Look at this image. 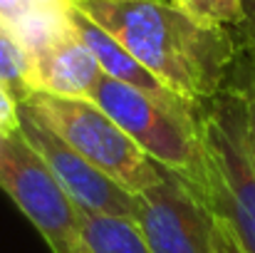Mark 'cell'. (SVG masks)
<instances>
[{
	"mask_svg": "<svg viewBox=\"0 0 255 253\" xmlns=\"http://www.w3.org/2000/svg\"><path fill=\"white\" fill-rule=\"evenodd\" d=\"M67 20H70L72 30L80 35V40L92 50V55L97 57V62H99V67H102V72H104L107 77H112V80H117V82H122V84H129V87H134V89L149 92V94H154V97L181 99V97H176L173 92H169L127 47H122L104 27H99L75 2H72L70 10H67Z\"/></svg>",
	"mask_w": 255,
	"mask_h": 253,
	"instance_id": "9",
	"label": "cell"
},
{
	"mask_svg": "<svg viewBox=\"0 0 255 253\" xmlns=\"http://www.w3.org/2000/svg\"><path fill=\"white\" fill-rule=\"evenodd\" d=\"M0 189L32 221L52 253H85L80 209L20 132L0 137Z\"/></svg>",
	"mask_w": 255,
	"mask_h": 253,
	"instance_id": "5",
	"label": "cell"
},
{
	"mask_svg": "<svg viewBox=\"0 0 255 253\" xmlns=\"http://www.w3.org/2000/svg\"><path fill=\"white\" fill-rule=\"evenodd\" d=\"M20 107L129 194L139 196L161 179L164 169L92 99L32 94Z\"/></svg>",
	"mask_w": 255,
	"mask_h": 253,
	"instance_id": "4",
	"label": "cell"
},
{
	"mask_svg": "<svg viewBox=\"0 0 255 253\" xmlns=\"http://www.w3.org/2000/svg\"><path fill=\"white\" fill-rule=\"evenodd\" d=\"M251 75L253 77L246 82L241 94H243V107H246V144H248L251 159L255 164V67Z\"/></svg>",
	"mask_w": 255,
	"mask_h": 253,
	"instance_id": "14",
	"label": "cell"
},
{
	"mask_svg": "<svg viewBox=\"0 0 255 253\" xmlns=\"http://www.w3.org/2000/svg\"><path fill=\"white\" fill-rule=\"evenodd\" d=\"M20 137L42 157L60 186L75 201L77 209L92 214L136 219V196L112 181L104 171L89 164L67 142H62L52 129L20 107Z\"/></svg>",
	"mask_w": 255,
	"mask_h": 253,
	"instance_id": "7",
	"label": "cell"
},
{
	"mask_svg": "<svg viewBox=\"0 0 255 253\" xmlns=\"http://www.w3.org/2000/svg\"><path fill=\"white\" fill-rule=\"evenodd\" d=\"M169 92L201 107L216 99L236 67V27L208 25L171 0H72Z\"/></svg>",
	"mask_w": 255,
	"mask_h": 253,
	"instance_id": "1",
	"label": "cell"
},
{
	"mask_svg": "<svg viewBox=\"0 0 255 253\" xmlns=\"http://www.w3.org/2000/svg\"><path fill=\"white\" fill-rule=\"evenodd\" d=\"M198 129L208 162L206 204L246 253H255V164L246 144L241 89L221 92L198 109Z\"/></svg>",
	"mask_w": 255,
	"mask_h": 253,
	"instance_id": "3",
	"label": "cell"
},
{
	"mask_svg": "<svg viewBox=\"0 0 255 253\" xmlns=\"http://www.w3.org/2000/svg\"><path fill=\"white\" fill-rule=\"evenodd\" d=\"M0 84H5L22 104L35 94L32 57L17 32L0 20Z\"/></svg>",
	"mask_w": 255,
	"mask_h": 253,
	"instance_id": "11",
	"label": "cell"
},
{
	"mask_svg": "<svg viewBox=\"0 0 255 253\" xmlns=\"http://www.w3.org/2000/svg\"><path fill=\"white\" fill-rule=\"evenodd\" d=\"M32 7H40V10H55V12H65L72 0H30Z\"/></svg>",
	"mask_w": 255,
	"mask_h": 253,
	"instance_id": "18",
	"label": "cell"
},
{
	"mask_svg": "<svg viewBox=\"0 0 255 253\" xmlns=\"http://www.w3.org/2000/svg\"><path fill=\"white\" fill-rule=\"evenodd\" d=\"M30 55L35 70V94L92 99L94 87L104 75L92 50L72 30L67 15L30 47Z\"/></svg>",
	"mask_w": 255,
	"mask_h": 253,
	"instance_id": "8",
	"label": "cell"
},
{
	"mask_svg": "<svg viewBox=\"0 0 255 253\" xmlns=\"http://www.w3.org/2000/svg\"><path fill=\"white\" fill-rule=\"evenodd\" d=\"M30 10H32L30 0H0V20L12 30L30 15Z\"/></svg>",
	"mask_w": 255,
	"mask_h": 253,
	"instance_id": "15",
	"label": "cell"
},
{
	"mask_svg": "<svg viewBox=\"0 0 255 253\" xmlns=\"http://www.w3.org/2000/svg\"><path fill=\"white\" fill-rule=\"evenodd\" d=\"M134 221L151 253H213V211L193 186L166 169L136 196Z\"/></svg>",
	"mask_w": 255,
	"mask_h": 253,
	"instance_id": "6",
	"label": "cell"
},
{
	"mask_svg": "<svg viewBox=\"0 0 255 253\" xmlns=\"http://www.w3.org/2000/svg\"><path fill=\"white\" fill-rule=\"evenodd\" d=\"M236 30L243 32L246 45L255 50V0H243V22Z\"/></svg>",
	"mask_w": 255,
	"mask_h": 253,
	"instance_id": "17",
	"label": "cell"
},
{
	"mask_svg": "<svg viewBox=\"0 0 255 253\" xmlns=\"http://www.w3.org/2000/svg\"><path fill=\"white\" fill-rule=\"evenodd\" d=\"M92 102L99 104L161 169L181 176L206 201L208 162L198 129V109L183 99H164L122 84L107 75L97 82Z\"/></svg>",
	"mask_w": 255,
	"mask_h": 253,
	"instance_id": "2",
	"label": "cell"
},
{
	"mask_svg": "<svg viewBox=\"0 0 255 253\" xmlns=\"http://www.w3.org/2000/svg\"><path fill=\"white\" fill-rule=\"evenodd\" d=\"M80 239L85 253H151L136 221L80 209Z\"/></svg>",
	"mask_w": 255,
	"mask_h": 253,
	"instance_id": "10",
	"label": "cell"
},
{
	"mask_svg": "<svg viewBox=\"0 0 255 253\" xmlns=\"http://www.w3.org/2000/svg\"><path fill=\"white\" fill-rule=\"evenodd\" d=\"M17 129H20V102L5 84H0V137H12Z\"/></svg>",
	"mask_w": 255,
	"mask_h": 253,
	"instance_id": "13",
	"label": "cell"
},
{
	"mask_svg": "<svg viewBox=\"0 0 255 253\" xmlns=\"http://www.w3.org/2000/svg\"><path fill=\"white\" fill-rule=\"evenodd\" d=\"M171 2L208 25L238 27L243 22V0H171Z\"/></svg>",
	"mask_w": 255,
	"mask_h": 253,
	"instance_id": "12",
	"label": "cell"
},
{
	"mask_svg": "<svg viewBox=\"0 0 255 253\" xmlns=\"http://www.w3.org/2000/svg\"><path fill=\"white\" fill-rule=\"evenodd\" d=\"M213 253H246L238 239L233 236V231L221 219H216V229H213Z\"/></svg>",
	"mask_w": 255,
	"mask_h": 253,
	"instance_id": "16",
	"label": "cell"
}]
</instances>
